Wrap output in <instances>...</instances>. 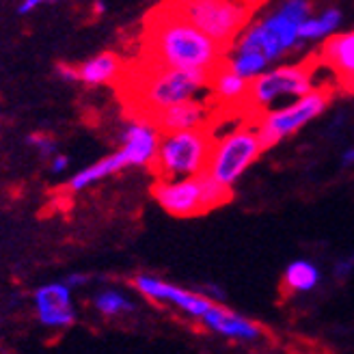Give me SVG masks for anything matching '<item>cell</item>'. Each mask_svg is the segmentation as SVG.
<instances>
[{
  "label": "cell",
  "mask_w": 354,
  "mask_h": 354,
  "mask_svg": "<svg viewBox=\"0 0 354 354\" xmlns=\"http://www.w3.org/2000/svg\"><path fill=\"white\" fill-rule=\"evenodd\" d=\"M320 67L322 63L317 55H311L300 63L277 67L272 72H261L259 76L251 78L244 100V117L253 121L279 100L305 95L313 86V76Z\"/></svg>",
  "instance_id": "3"
},
{
  "label": "cell",
  "mask_w": 354,
  "mask_h": 354,
  "mask_svg": "<svg viewBox=\"0 0 354 354\" xmlns=\"http://www.w3.org/2000/svg\"><path fill=\"white\" fill-rule=\"evenodd\" d=\"M128 167H130L128 165V158H126V153H123V149L119 147L117 151H113V153H109L106 158H102V160L88 165L86 169H82L76 175H72V180L67 182V190L74 192V194L76 192H82L88 186H93V184L106 180L109 175H115V173L128 169Z\"/></svg>",
  "instance_id": "15"
},
{
  "label": "cell",
  "mask_w": 354,
  "mask_h": 354,
  "mask_svg": "<svg viewBox=\"0 0 354 354\" xmlns=\"http://www.w3.org/2000/svg\"><path fill=\"white\" fill-rule=\"evenodd\" d=\"M317 59L335 74L337 88L354 91V30L328 37L317 52Z\"/></svg>",
  "instance_id": "13"
},
{
  "label": "cell",
  "mask_w": 354,
  "mask_h": 354,
  "mask_svg": "<svg viewBox=\"0 0 354 354\" xmlns=\"http://www.w3.org/2000/svg\"><path fill=\"white\" fill-rule=\"evenodd\" d=\"M167 3L227 52L232 50L238 35L255 13L244 0H167Z\"/></svg>",
  "instance_id": "4"
},
{
  "label": "cell",
  "mask_w": 354,
  "mask_h": 354,
  "mask_svg": "<svg viewBox=\"0 0 354 354\" xmlns=\"http://www.w3.org/2000/svg\"><path fill=\"white\" fill-rule=\"evenodd\" d=\"M48 3H50V0H22L20 7H17V13H20V15H28L35 9H39L41 5H48Z\"/></svg>",
  "instance_id": "24"
},
{
  "label": "cell",
  "mask_w": 354,
  "mask_h": 354,
  "mask_svg": "<svg viewBox=\"0 0 354 354\" xmlns=\"http://www.w3.org/2000/svg\"><path fill=\"white\" fill-rule=\"evenodd\" d=\"M354 268V263L352 261H339L337 266H335V274L337 277H348Z\"/></svg>",
  "instance_id": "26"
},
{
  "label": "cell",
  "mask_w": 354,
  "mask_h": 354,
  "mask_svg": "<svg viewBox=\"0 0 354 354\" xmlns=\"http://www.w3.org/2000/svg\"><path fill=\"white\" fill-rule=\"evenodd\" d=\"M227 57V50L218 46L203 30L190 24L182 13L169 3L156 7L145 20L143 61L165 67H188L212 72Z\"/></svg>",
  "instance_id": "1"
},
{
  "label": "cell",
  "mask_w": 354,
  "mask_h": 354,
  "mask_svg": "<svg viewBox=\"0 0 354 354\" xmlns=\"http://www.w3.org/2000/svg\"><path fill=\"white\" fill-rule=\"evenodd\" d=\"M132 286L140 296L153 300V303L177 307L186 315L194 317V320H201L203 313L209 309V305L214 303V300H209L205 294H194L190 290L173 286V283H167L151 274H136L132 279Z\"/></svg>",
  "instance_id": "9"
},
{
  "label": "cell",
  "mask_w": 354,
  "mask_h": 354,
  "mask_svg": "<svg viewBox=\"0 0 354 354\" xmlns=\"http://www.w3.org/2000/svg\"><path fill=\"white\" fill-rule=\"evenodd\" d=\"M199 322L205 328L223 335V337L236 339V342H257L263 337V328L259 324L246 320V317L229 311L227 307L216 305V303L209 305V309L203 313Z\"/></svg>",
  "instance_id": "14"
},
{
  "label": "cell",
  "mask_w": 354,
  "mask_h": 354,
  "mask_svg": "<svg viewBox=\"0 0 354 354\" xmlns=\"http://www.w3.org/2000/svg\"><path fill=\"white\" fill-rule=\"evenodd\" d=\"M263 151L255 123L246 119L242 126L214 138L205 171L221 184L234 186Z\"/></svg>",
  "instance_id": "6"
},
{
  "label": "cell",
  "mask_w": 354,
  "mask_h": 354,
  "mask_svg": "<svg viewBox=\"0 0 354 354\" xmlns=\"http://www.w3.org/2000/svg\"><path fill=\"white\" fill-rule=\"evenodd\" d=\"M227 55V63L229 67L234 69L236 74H240L242 78L251 80L255 76H259L266 65H268V59H266L263 55H259V52H240V50H229Z\"/></svg>",
  "instance_id": "19"
},
{
  "label": "cell",
  "mask_w": 354,
  "mask_h": 354,
  "mask_svg": "<svg viewBox=\"0 0 354 354\" xmlns=\"http://www.w3.org/2000/svg\"><path fill=\"white\" fill-rule=\"evenodd\" d=\"M93 305L106 317L126 315V313H132L136 309L134 303L130 300V296H126L123 292H117V290H104V292L95 294Z\"/></svg>",
  "instance_id": "20"
},
{
  "label": "cell",
  "mask_w": 354,
  "mask_h": 354,
  "mask_svg": "<svg viewBox=\"0 0 354 354\" xmlns=\"http://www.w3.org/2000/svg\"><path fill=\"white\" fill-rule=\"evenodd\" d=\"M55 72H57V76H59L61 80H65V82H76V80H78V67H74V65L59 63V65L55 67Z\"/></svg>",
  "instance_id": "22"
},
{
  "label": "cell",
  "mask_w": 354,
  "mask_h": 354,
  "mask_svg": "<svg viewBox=\"0 0 354 354\" xmlns=\"http://www.w3.org/2000/svg\"><path fill=\"white\" fill-rule=\"evenodd\" d=\"M246 5H249L251 9H257V7H261L263 3H268V0H244Z\"/></svg>",
  "instance_id": "28"
},
{
  "label": "cell",
  "mask_w": 354,
  "mask_h": 354,
  "mask_svg": "<svg viewBox=\"0 0 354 354\" xmlns=\"http://www.w3.org/2000/svg\"><path fill=\"white\" fill-rule=\"evenodd\" d=\"M28 145L37 149L41 158H52L57 153V140L48 136V134H30L28 136Z\"/></svg>",
  "instance_id": "21"
},
{
  "label": "cell",
  "mask_w": 354,
  "mask_h": 354,
  "mask_svg": "<svg viewBox=\"0 0 354 354\" xmlns=\"http://www.w3.org/2000/svg\"><path fill=\"white\" fill-rule=\"evenodd\" d=\"M350 165H354V149H348L344 153V167H350Z\"/></svg>",
  "instance_id": "27"
},
{
  "label": "cell",
  "mask_w": 354,
  "mask_h": 354,
  "mask_svg": "<svg viewBox=\"0 0 354 354\" xmlns=\"http://www.w3.org/2000/svg\"><path fill=\"white\" fill-rule=\"evenodd\" d=\"M121 74H123V61L115 52H100V55L84 61L78 67V80L88 86L115 84L119 82Z\"/></svg>",
  "instance_id": "16"
},
{
  "label": "cell",
  "mask_w": 354,
  "mask_h": 354,
  "mask_svg": "<svg viewBox=\"0 0 354 354\" xmlns=\"http://www.w3.org/2000/svg\"><path fill=\"white\" fill-rule=\"evenodd\" d=\"M35 309L39 322L48 328H69L76 322V309L72 300V288L65 281L46 283L35 292Z\"/></svg>",
  "instance_id": "11"
},
{
  "label": "cell",
  "mask_w": 354,
  "mask_h": 354,
  "mask_svg": "<svg viewBox=\"0 0 354 354\" xmlns=\"http://www.w3.org/2000/svg\"><path fill=\"white\" fill-rule=\"evenodd\" d=\"M95 13H106V3H104V0H95Z\"/></svg>",
  "instance_id": "29"
},
{
  "label": "cell",
  "mask_w": 354,
  "mask_h": 354,
  "mask_svg": "<svg viewBox=\"0 0 354 354\" xmlns=\"http://www.w3.org/2000/svg\"><path fill=\"white\" fill-rule=\"evenodd\" d=\"M335 86L324 84V86H311L305 95H300L294 104L283 106L277 111H266L259 117L253 119L259 140L263 149H270L277 143H281L286 136H292L300 128H305L311 119L320 115L328 102L333 100Z\"/></svg>",
  "instance_id": "7"
},
{
  "label": "cell",
  "mask_w": 354,
  "mask_h": 354,
  "mask_svg": "<svg viewBox=\"0 0 354 354\" xmlns=\"http://www.w3.org/2000/svg\"><path fill=\"white\" fill-rule=\"evenodd\" d=\"M214 143L212 126L165 132L158 145L151 171L158 180H175V177H190L205 171L209 149Z\"/></svg>",
  "instance_id": "5"
},
{
  "label": "cell",
  "mask_w": 354,
  "mask_h": 354,
  "mask_svg": "<svg viewBox=\"0 0 354 354\" xmlns=\"http://www.w3.org/2000/svg\"><path fill=\"white\" fill-rule=\"evenodd\" d=\"M65 283L74 290V288H80V286H84V283H88V277L86 274H69L65 279Z\"/></svg>",
  "instance_id": "25"
},
{
  "label": "cell",
  "mask_w": 354,
  "mask_h": 354,
  "mask_svg": "<svg viewBox=\"0 0 354 354\" xmlns=\"http://www.w3.org/2000/svg\"><path fill=\"white\" fill-rule=\"evenodd\" d=\"M317 281H320V272L307 259H296L290 263L286 272H283V292L286 294H298V292H311Z\"/></svg>",
  "instance_id": "17"
},
{
  "label": "cell",
  "mask_w": 354,
  "mask_h": 354,
  "mask_svg": "<svg viewBox=\"0 0 354 354\" xmlns=\"http://www.w3.org/2000/svg\"><path fill=\"white\" fill-rule=\"evenodd\" d=\"M162 132L158 130L156 123L149 117L134 115L128 126L121 130L119 147L123 149L128 158L130 167H149L153 165V158L158 153V145H160Z\"/></svg>",
  "instance_id": "10"
},
{
  "label": "cell",
  "mask_w": 354,
  "mask_h": 354,
  "mask_svg": "<svg viewBox=\"0 0 354 354\" xmlns=\"http://www.w3.org/2000/svg\"><path fill=\"white\" fill-rule=\"evenodd\" d=\"M69 167V158L63 153H55L52 156V162H50V171L52 173H65Z\"/></svg>",
  "instance_id": "23"
},
{
  "label": "cell",
  "mask_w": 354,
  "mask_h": 354,
  "mask_svg": "<svg viewBox=\"0 0 354 354\" xmlns=\"http://www.w3.org/2000/svg\"><path fill=\"white\" fill-rule=\"evenodd\" d=\"M151 192L160 207L175 218H194L207 214L199 173L190 177H175V180H158Z\"/></svg>",
  "instance_id": "8"
},
{
  "label": "cell",
  "mask_w": 354,
  "mask_h": 354,
  "mask_svg": "<svg viewBox=\"0 0 354 354\" xmlns=\"http://www.w3.org/2000/svg\"><path fill=\"white\" fill-rule=\"evenodd\" d=\"M216 106L212 100H186L180 104H173L169 109L156 113L151 121L158 126L162 134L165 132H180V130H194V128H205L212 126L216 119Z\"/></svg>",
  "instance_id": "12"
},
{
  "label": "cell",
  "mask_w": 354,
  "mask_h": 354,
  "mask_svg": "<svg viewBox=\"0 0 354 354\" xmlns=\"http://www.w3.org/2000/svg\"><path fill=\"white\" fill-rule=\"evenodd\" d=\"M50 3H67V0H50Z\"/></svg>",
  "instance_id": "30"
},
{
  "label": "cell",
  "mask_w": 354,
  "mask_h": 354,
  "mask_svg": "<svg viewBox=\"0 0 354 354\" xmlns=\"http://www.w3.org/2000/svg\"><path fill=\"white\" fill-rule=\"evenodd\" d=\"M209 84L207 69L165 67L143 61V67L134 69L128 93L136 115L153 117L173 104L199 97Z\"/></svg>",
  "instance_id": "2"
},
{
  "label": "cell",
  "mask_w": 354,
  "mask_h": 354,
  "mask_svg": "<svg viewBox=\"0 0 354 354\" xmlns=\"http://www.w3.org/2000/svg\"><path fill=\"white\" fill-rule=\"evenodd\" d=\"M342 22V13L337 9H328L317 17H307L298 28V39H317L326 37L328 32H333Z\"/></svg>",
  "instance_id": "18"
}]
</instances>
